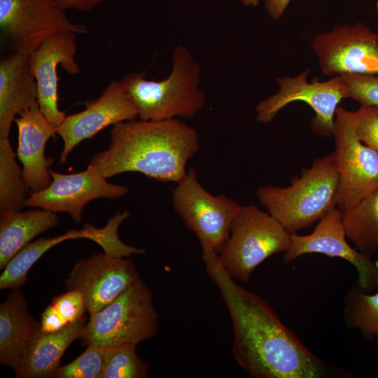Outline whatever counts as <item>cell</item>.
Returning <instances> with one entry per match:
<instances>
[{
  "label": "cell",
  "instance_id": "6da1fadb",
  "mask_svg": "<svg viewBox=\"0 0 378 378\" xmlns=\"http://www.w3.org/2000/svg\"><path fill=\"white\" fill-rule=\"evenodd\" d=\"M206 272L228 310L232 354L255 378H323L342 374L310 351L281 322L264 298L240 286L217 255L202 254Z\"/></svg>",
  "mask_w": 378,
  "mask_h": 378
},
{
  "label": "cell",
  "instance_id": "7a4b0ae2",
  "mask_svg": "<svg viewBox=\"0 0 378 378\" xmlns=\"http://www.w3.org/2000/svg\"><path fill=\"white\" fill-rule=\"evenodd\" d=\"M195 128L176 119H135L113 125L108 148L94 155L88 166L108 178L139 172L162 182H181L186 164L198 151Z\"/></svg>",
  "mask_w": 378,
  "mask_h": 378
},
{
  "label": "cell",
  "instance_id": "3957f363",
  "mask_svg": "<svg viewBox=\"0 0 378 378\" xmlns=\"http://www.w3.org/2000/svg\"><path fill=\"white\" fill-rule=\"evenodd\" d=\"M202 71L188 49L177 46L172 68L162 80H148L144 72L130 73L120 80L136 106L138 118L164 120L193 118L206 103L200 88Z\"/></svg>",
  "mask_w": 378,
  "mask_h": 378
},
{
  "label": "cell",
  "instance_id": "277c9868",
  "mask_svg": "<svg viewBox=\"0 0 378 378\" xmlns=\"http://www.w3.org/2000/svg\"><path fill=\"white\" fill-rule=\"evenodd\" d=\"M339 176L332 153L314 160L290 186H263L260 203L289 234L311 226L337 207Z\"/></svg>",
  "mask_w": 378,
  "mask_h": 378
},
{
  "label": "cell",
  "instance_id": "5b68a950",
  "mask_svg": "<svg viewBox=\"0 0 378 378\" xmlns=\"http://www.w3.org/2000/svg\"><path fill=\"white\" fill-rule=\"evenodd\" d=\"M290 245V234L272 215L253 204L241 206L217 258L230 276L248 282L260 264Z\"/></svg>",
  "mask_w": 378,
  "mask_h": 378
},
{
  "label": "cell",
  "instance_id": "8992f818",
  "mask_svg": "<svg viewBox=\"0 0 378 378\" xmlns=\"http://www.w3.org/2000/svg\"><path fill=\"white\" fill-rule=\"evenodd\" d=\"M158 327L152 292L139 278L106 307L90 314L80 339L86 346L138 344L155 337Z\"/></svg>",
  "mask_w": 378,
  "mask_h": 378
},
{
  "label": "cell",
  "instance_id": "52a82bcc",
  "mask_svg": "<svg viewBox=\"0 0 378 378\" xmlns=\"http://www.w3.org/2000/svg\"><path fill=\"white\" fill-rule=\"evenodd\" d=\"M172 204L185 225L197 236L202 254L220 253L241 205L223 194L209 193L191 168L172 190Z\"/></svg>",
  "mask_w": 378,
  "mask_h": 378
},
{
  "label": "cell",
  "instance_id": "ba28073f",
  "mask_svg": "<svg viewBox=\"0 0 378 378\" xmlns=\"http://www.w3.org/2000/svg\"><path fill=\"white\" fill-rule=\"evenodd\" d=\"M55 0H0L1 43L10 52L31 55L48 38L62 32L83 34Z\"/></svg>",
  "mask_w": 378,
  "mask_h": 378
},
{
  "label": "cell",
  "instance_id": "9c48e42d",
  "mask_svg": "<svg viewBox=\"0 0 378 378\" xmlns=\"http://www.w3.org/2000/svg\"><path fill=\"white\" fill-rule=\"evenodd\" d=\"M332 135V153L339 176L337 206L340 210L354 206L378 190V153L358 137L353 111L338 106Z\"/></svg>",
  "mask_w": 378,
  "mask_h": 378
},
{
  "label": "cell",
  "instance_id": "30bf717a",
  "mask_svg": "<svg viewBox=\"0 0 378 378\" xmlns=\"http://www.w3.org/2000/svg\"><path fill=\"white\" fill-rule=\"evenodd\" d=\"M309 71L304 70L295 77H277L279 90L257 104L256 120L270 122L288 104L302 101L315 112L311 125L313 132L319 136L332 135L336 111L344 98L342 77L336 76L326 81L309 82L307 78Z\"/></svg>",
  "mask_w": 378,
  "mask_h": 378
},
{
  "label": "cell",
  "instance_id": "8fae6325",
  "mask_svg": "<svg viewBox=\"0 0 378 378\" xmlns=\"http://www.w3.org/2000/svg\"><path fill=\"white\" fill-rule=\"evenodd\" d=\"M312 44L326 75L378 74V35L362 22L336 26Z\"/></svg>",
  "mask_w": 378,
  "mask_h": 378
},
{
  "label": "cell",
  "instance_id": "7c38bea8",
  "mask_svg": "<svg viewBox=\"0 0 378 378\" xmlns=\"http://www.w3.org/2000/svg\"><path fill=\"white\" fill-rule=\"evenodd\" d=\"M139 278L131 258L104 252L78 260L64 284L68 290L81 293L86 310L91 314L111 302Z\"/></svg>",
  "mask_w": 378,
  "mask_h": 378
},
{
  "label": "cell",
  "instance_id": "4fadbf2b",
  "mask_svg": "<svg viewBox=\"0 0 378 378\" xmlns=\"http://www.w3.org/2000/svg\"><path fill=\"white\" fill-rule=\"evenodd\" d=\"M49 173L51 183L42 190L31 192L25 206L55 213L64 212L76 223L82 220L84 207L90 201L98 198H118L129 192L127 187L108 182L88 165L86 169L70 174L51 169Z\"/></svg>",
  "mask_w": 378,
  "mask_h": 378
},
{
  "label": "cell",
  "instance_id": "5bb4252c",
  "mask_svg": "<svg viewBox=\"0 0 378 378\" xmlns=\"http://www.w3.org/2000/svg\"><path fill=\"white\" fill-rule=\"evenodd\" d=\"M309 253L343 258L356 268L357 285L362 290L368 293L378 288V262L349 244L342 220V211L337 206L319 220L311 234H290V245L284 252V261L288 263Z\"/></svg>",
  "mask_w": 378,
  "mask_h": 378
},
{
  "label": "cell",
  "instance_id": "9a60e30c",
  "mask_svg": "<svg viewBox=\"0 0 378 378\" xmlns=\"http://www.w3.org/2000/svg\"><path fill=\"white\" fill-rule=\"evenodd\" d=\"M85 108L66 115L57 128L63 141L59 162H66L69 153L80 142L91 139L106 127L138 118L137 110L120 80H113Z\"/></svg>",
  "mask_w": 378,
  "mask_h": 378
},
{
  "label": "cell",
  "instance_id": "2e32d148",
  "mask_svg": "<svg viewBox=\"0 0 378 378\" xmlns=\"http://www.w3.org/2000/svg\"><path fill=\"white\" fill-rule=\"evenodd\" d=\"M77 35L73 32L53 35L29 55L30 69L37 85L40 111L56 128L66 116L58 106L57 69L60 65L70 75L81 73L76 59Z\"/></svg>",
  "mask_w": 378,
  "mask_h": 378
},
{
  "label": "cell",
  "instance_id": "e0dca14e",
  "mask_svg": "<svg viewBox=\"0 0 378 378\" xmlns=\"http://www.w3.org/2000/svg\"><path fill=\"white\" fill-rule=\"evenodd\" d=\"M15 118L18 132L17 156L22 164L24 183L31 192L47 188L52 177L49 167L54 162L45 156L47 141L57 134V128L41 112L38 104Z\"/></svg>",
  "mask_w": 378,
  "mask_h": 378
},
{
  "label": "cell",
  "instance_id": "ac0fdd59",
  "mask_svg": "<svg viewBox=\"0 0 378 378\" xmlns=\"http://www.w3.org/2000/svg\"><path fill=\"white\" fill-rule=\"evenodd\" d=\"M29 55L10 52L0 61V137L8 138L16 115L38 104Z\"/></svg>",
  "mask_w": 378,
  "mask_h": 378
},
{
  "label": "cell",
  "instance_id": "d6986e66",
  "mask_svg": "<svg viewBox=\"0 0 378 378\" xmlns=\"http://www.w3.org/2000/svg\"><path fill=\"white\" fill-rule=\"evenodd\" d=\"M86 317L52 332L41 330L40 323L20 364L15 370L18 378L53 377L61 358L69 346L80 339L87 323Z\"/></svg>",
  "mask_w": 378,
  "mask_h": 378
},
{
  "label": "cell",
  "instance_id": "ffe728a7",
  "mask_svg": "<svg viewBox=\"0 0 378 378\" xmlns=\"http://www.w3.org/2000/svg\"><path fill=\"white\" fill-rule=\"evenodd\" d=\"M39 322L29 314L24 293L11 289L0 305V364L14 371L20 364Z\"/></svg>",
  "mask_w": 378,
  "mask_h": 378
},
{
  "label": "cell",
  "instance_id": "44dd1931",
  "mask_svg": "<svg viewBox=\"0 0 378 378\" xmlns=\"http://www.w3.org/2000/svg\"><path fill=\"white\" fill-rule=\"evenodd\" d=\"M58 224L55 212L39 208L0 213V270L34 238Z\"/></svg>",
  "mask_w": 378,
  "mask_h": 378
},
{
  "label": "cell",
  "instance_id": "7402d4cb",
  "mask_svg": "<svg viewBox=\"0 0 378 378\" xmlns=\"http://www.w3.org/2000/svg\"><path fill=\"white\" fill-rule=\"evenodd\" d=\"M341 211L347 239L360 252L372 258L378 251V190Z\"/></svg>",
  "mask_w": 378,
  "mask_h": 378
},
{
  "label": "cell",
  "instance_id": "603a6c76",
  "mask_svg": "<svg viewBox=\"0 0 378 378\" xmlns=\"http://www.w3.org/2000/svg\"><path fill=\"white\" fill-rule=\"evenodd\" d=\"M89 231L69 230L66 233L50 238H39L31 241L17 253L4 268L0 276V289L20 288L28 280L27 273L34 263L49 249L61 242L89 237Z\"/></svg>",
  "mask_w": 378,
  "mask_h": 378
},
{
  "label": "cell",
  "instance_id": "cb8c5ba5",
  "mask_svg": "<svg viewBox=\"0 0 378 378\" xmlns=\"http://www.w3.org/2000/svg\"><path fill=\"white\" fill-rule=\"evenodd\" d=\"M9 138L0 137V213L22 211L29 195Z\"/></svg>",
  "mask_w": 378,
  "mask_h": 378
},
{
  "label": "cell",
  "instance_id": "d4e9b609",
  "mask_svg": "<svg viewBox=\"0 0 378 378\" xmlns=\"http://www.w3.org/2000/svg\"><path fill=\"white\" fill-rule=\"evenodd\" d=\"M344 320L368 341L378 344V290L373 294L354 285L344 298Z\"/></svg>",
  "mask_w": 378,
  "mask_h": 378
},
{
  "label": "cell",
  "instance_id": "484cf974",
  "mask_svg": "<svg viewBox=\"0 0 378 378\" xmlns=\"http://www.w3.org/2000/svg\"><path fill=\"white\" fill-rule=\"evenodd\" d=\"M135 343L103 347L104 365L101 378H146L148 364L136 354Z\"/></svg>",
  "mask_w": 378,
  "mask_h": 378
},
{
  "label": "cell",
  "instance_id": "4316f807",
  "mask_svg": "<svg viewBox=\"0 0 378 378\" xmlns=\"http://www.w3.org/2000/svg\"><path fill=\"white\" fill-rule=\"evenodd\" d=\"M87 312L83 295L70 290L57 295L41 314L40 328L46 332L58 331L84 316Z\"/></svg>",
  "mask_w": 378,
  "mask_h": 378
},
{
  "label": "cell",
  "instance_id": "83f0119b",
  "mask_svg": "<svg viewBox=\"0 0 378 378\" xmlns=\"http://www.w3.org/2000/svg\"><path fill=\"white\" fill-rule=\"evenodd\" d=\"M104 365V349L88 345L87 349L71 363L59 366L55 378H101Z\"/></svg>",
  "mask_w": 378,
  "mask_h": 378
},
{
  "label": "cell",
  "instance_id": "f1b7e54d",
  "mask_svg": "<svg viewBox=\"0 0 378 378\" xmlns=\"http://www.w3.org/2000/svg\"><path fill=\"white\" fill-rule=\"evenodd\" d=\"M344 98H351L361 105L378 107V74L340 76Z\"/></svg>",
  "mask_w": 378,
  "mask_h": 378
},
{
  "label": "cell",
  "instance_id": "f546056e",
  "mask_svg": "<svg viewBox=\"0 0 378 378\" xmlns=\"http://www.w3.org/2000/svg\"><path fill=\"white\" fill-rule=\"evenodd\" d=\"M353 114L358 137L378 153V107L361 105Z\"/></svg>",
  "mask_w": 378,
  "mask_h": 378
},
{
  "label": "cell",
  "instance_id": "4dcf8cb0",
  "mask_svg": "<svg viewBox=\"0 0 378 378\" xmlns=\"http://www.w3.org/2000/svg\"><path fill=\"white\" fill-rule=\"evenodd\" d=\"M59 6L66 10L74 9L83 13L91 11L95 6L106 0H55Z\"/></svg>",
  "mask_w": 378,
  "mask_h": 378
},
{
  "label": "cell",
  "instance_id": "1f68e13d",
  "mask_svg": "<svg viewBox=\"0 0 378 378\" xmlns=\"http://www.w3.org/2000/svg\"><path fill=\"white\" fill-rule=\"evenodd\" d=\"M291 0H265L267 15L274 20L280 19Z\"/></svg>",
  "mask_w": 378,
  "mask_h": 378
},
{
  "label": "cell",
  "instance_id": "d6a6232c",
  "mask_svg": "<svg viewBox=\"0 0 378 378\" xmlns=\"http://www.w3.org/2000/svg\"><path fill=\"white\" fill-rule=\"evenodd\" d=\"M246 6L256 7L260 3V0H240Z\"/></svg>",
  "mask_w": 378,
  "mask_h": 378
},
{
  "label": "cell",
  "instance_id": "836d02e7",
  "mask_svg": "<svg viewBox=\"0 0 378 378\" xmlns=\"http://www.w3.org/2000/svg\"><path fill=\"white\" fill-rule=\"evenodd\" d=\"M376 6H377V9L378 10V0H377V1L376 3Z\"/></svg>",
  "mask_w": 378,
  "mask_h": 378
}]
</instances>
